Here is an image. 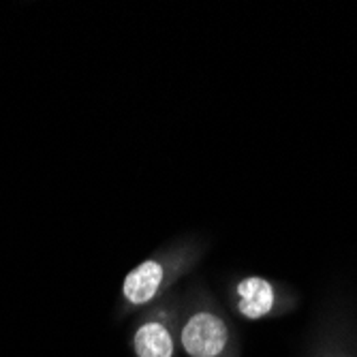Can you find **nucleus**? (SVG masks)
Here are the masks:
<instances>
[{"mask_svg":"<svg viewBox=\"0 0 357 357\" xmlns=\"http://www.w3.org/2000/svg\"><path fill=\"white\" fill-rule=\"evenodd\" d=\"M225 344V323L210 312H199L190 317L182 330V347L192 357H216L218 353H222Z\"/></svg>","mask_w":357,"mask_h":357,"instance_id":"nucleus-1","label":"nucleus"},{"mask_svg":"<svg viewBox=\"0 0 357 357\" xmlns=\"http://www.w3.org/2000/svg\"><path fill=\"white\" fill-rule=\"evenodd\" d=\"M238 308L246 319H261L274 306V289L264 278H246L238 284Z\"/></svg>","mask_w":357,"mask_h":357,"instance_id":"nucleus-2","label":"nucleus"},{"mask_svg":"<svg viewBox=\"0 0 357 357\" xmlns=\"http://www.w3.org/2000/svg\"><path fill=\"white\" fill-rule=\"evenodd\" d=\"M160 280H163V268L156 261H146L126 276L124 298L131 304H146L156 296Z\"/></svg>","mask_w":357,"mask_h":357,"instance_id":"nucleus-3","label":"nucleus"},{"mask_svg":"<svg viewBox=\"0 0 357 357\" xmlns=\"http://www.w3.org/2000/svg\"><path fill=\"white\" fill-rule=\"evenodd\" d=\"M135 351L139 357H172V334L160 323H146L135 334Z\"/></svg>","mask_w":357,"mask_h":357,"instance_id":"nucleus-4","label":"nucleus"}]
</instances>
